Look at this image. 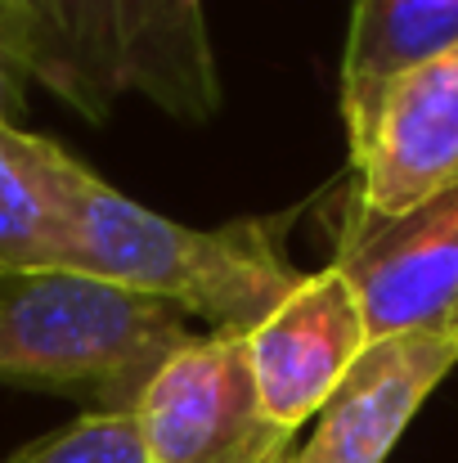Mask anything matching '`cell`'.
I'll return each mask as SVG.
<instances>
[{"label": "cell", "mask_w": 458, "mask_h": 463, "mask_svg": "<svg viewBox=\"0 0 458 463\" xmlns=\"http://www.w3.org/2000/svg\"><path fill=\"white\" fill-rule=\"evenodd\" d=\"M59 270L117 284L184 319H202L211 333L243 337L305 279L279 248L270 221L193 230L126 198L86 162L72 166L63 189Z\"/></svg>", "instance_id": "obj_1"}, {"label": "cell", "mask_w": 458, "mask_h": 463, "mask_svg": "<svg viewBox=\"0 0 458 463\" xmlns=\"http://www.w3.org/2000/svg\"><path fill=\"white\" fill-rule=\"evenodd\" d=\"M198 333L180 310L72 270L0 275V383L95 410H136Z\"/></svg>", "instance_id": "obj_2"}, {"label": "cell", "mask_w": 458, "mask_h": 463, "mask_svg": "<svg viewBox=\"0 0 458 463\" xmlns=\"http://www.w3.org/2000/svg\"><path fill=\"white\" fill-rule=\"evenodd\" d=\"M149 463H293L297 432L279 428L257 392L243 333L180 346L136 405Z\"/></svg>", "instance_id": "obj_3"}, {"label": "cell", "mask_w": 458, "mask_h": 463, "mask_svg": "<svg viewBox=\"0 0 458 463\" xmlns=\"http://www.w3.org/2000/svg\"><path fill=\"white\" fill-rule=\"evenodd\" d=\"M332 266L360 298L369 342L458 337V184L400 216L351 203Z\"/></svg>", "instance_id": "obj_4"}, {"label": "cell", "mask_w": 458, "mask_h": 463, "mask_svg": "<svg viewBox=\"0 0 458 463\" xmlns=\"http://www.w3.org/2000/svg\"><path fill=\"white\" fill-rule=\"evenodd\" d=\"M355 203L400 216L458 184V45L405 72L351 140Z\"/></svg>", "instance_id": "obj_5"}, {"label": "cell", "mask_w": 458, "mask_h": 463, "mask_svg": "<svg viewBox=\"0 0 458 463\" xmlns=\"http://www.w3.org/2000/svg\"><path fill=\"white\" fill-rule=\"evenodd\" d=\"M364 351V310L337 266L305 275L302 288L248 333L261 405L288 432H297L305 419H319Z\"/></svg>", "instance_id": "obj_6"}, {"label": "cell", "mask_w": 458, "mask_h": 463, "mask_svg": "<svg viewBox=\"0 0 458 463\" xmlns=\"http://www.w3.org/2000/svg\"><path fill=\"white\" fill-rule=\"evenodd\" d=\"M458 369V337L369 342L355 369L314 419L293 463H387L427 396Z\"/></svg>", "instance_id": "obj_7"}, {"label": "cell", "mask_w": 458, "mask_h": 463, "mask_svg": "<svg viewBox=\"0 0 458 463\" xmlns=\"http://www.w3.org/2000/svg\"><path fill=\"white\" fill-rule=\"evenodd\" d=\"M41 27V86L86 122H108L136 90L126 0H27Z\"/></svg>", "instance_id": "obj_8"}, {"label": "cell", "mask_w": 458, "mask_h": 463, "mask_svg": "<svg viewBox=\"0 0 458 463\" xmlns=\"http://www.w3.org/2000/svg\"><path fill=\"white\" fill-rule=\"evenodd\" d=\"M458 45V0H355L341 50V122L355 140L382 95Z\"/></svg>", "instance_id": "obj_9"}, {"label": "cell", "mask_w": 458, "mask_h": 463, "mask_svg": "<svg viewBox=\"0 0 458 463\" xmlns=\"http://www.w3.org/2000/svg\"><path fill=\"white\" fill-rule=\"evenodd\" d=\"M72 166L77 157L50 136L0 127V275L59 270Z\"/></svg>", "instance_id": "obj_10"}, {"label": "cell", "mask_w": 458, "mask_h": 463, "mask_svg": "<svg viewBox=\"0 0 458 463\" xmlns=\"http://www.w3.org/2000/svg\"><path fill=\"white\" fill-rule=\"evenodd\" d=\"M5 463H149L136 410H86Z\"/></svg>", "instance_id": "obj_11"}, {"label": "cell", "mask_w": 458, "mask_h": 463, "mask_svg": "<svg viewBox=\"0 0 458 463\" xmlns=\"http://www.w3.org/2000/svg\"><path fill=\"white\" fill-rule=\"evenodd\" d=\"M27 86H41V27L27 0H0V127H14Z\"/></svg>", "instance_id": "obj_12"}, {"label": "cell", "mask_w": 458, "mask_h": 463, "mask_svg": "<svg viewBox=\"0 0 458 463\" xmlns=\"http://www.w3.org/2000/svg\"><path fill=\"white\" fill-rule=\"evenodd\" d=\"M180 5H189V9H202V0H180Z\"/></svg>", "instance_id": "obj_13"}]
</instances>
